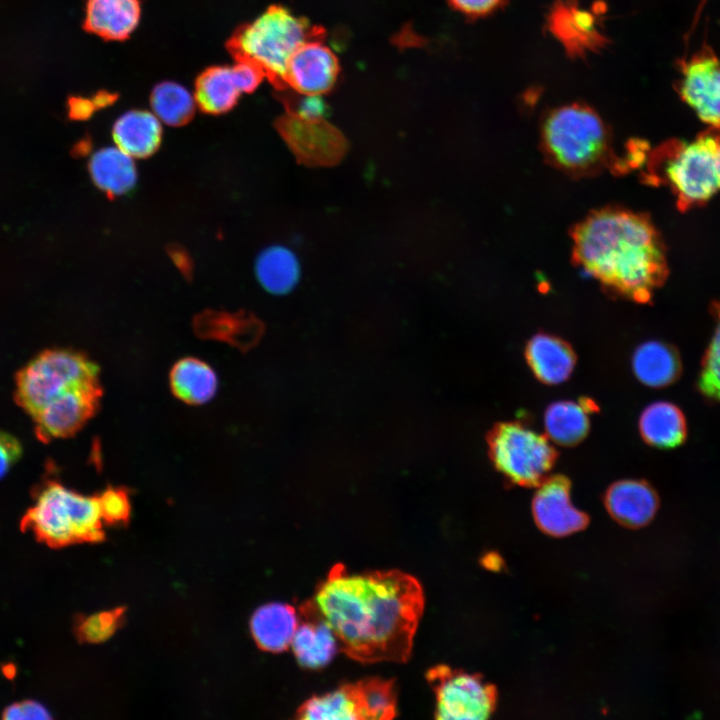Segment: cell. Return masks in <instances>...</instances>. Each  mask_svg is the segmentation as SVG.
Here are the masks:
<instances>
[{
	"mask_svg": "<svg viewBox=\"0 0 720 720\" xmlns=\"http://www.w3.org/2000/svg\"><path fill=\"white\" fill-rule=\"evenodd\" d=\"M314 601L339 650L362 663L406 662L424 609L420 583L399 570L351 574L336 564Z\"/></svg>",
	"mask_w": 720,
	"mask_h": 720,
	"instance_id": "1",
	"label": "cell"
},
{
	"mask_svg": "<svg viewBox=\"0 0 720 720\" xmlns=\"http://www.w3.org/2000/svg\"><path fill=\"white\" fill-rule=\"evenodd\" d=\"M571 237L575 263L612 295L648 303L667 279L664 241L646 214L620 207L594 210Z\"/></svg>",
	"mask_w": 720,
	"mask_h": 720,
	"instance_id": "2",
	"label": "cell"
},
{
	"mask_svg": "<svg viewBox=\"0 0 720 720\" xmlns=\"http://www.w3.org/2000/svg\"><path fill=\"white\" fill-rule=\"evenodd\" d=\"M540 139L545 159L570 176H591L606 168L621 171L609 128L584 104L564 105L546 114Z\"/></svg>",
	"mask_w": 720,
	"mask_h": 720,
	"instance_id": "3",
	"label": "cell"
},
{
	"mask_svg": "<svg viewBox=\"0 0 720 720\" xmlns=\"http://www.w3.org/2000/svg\"><path fill=\"white\" fill-rule=\"evenodd\" d=\"M646 167L647 181L667 186L680 211L702 206L720 192V130L670 139L647 154Z\"/></svg>",
	"mask_w": 720,
	"mask_h": 720,
	"instance_id": "4",
	"label": "cell"
},
{
	"mask_svg": "<svg viewBox=\"0 0 720 720\" xmlns=\"http://www.w3.org/2000/svg\"><path fill=\"white\" fill-rule=\"evenodd\" d=\"M323 32L289 9L273 5L253 21L241 25L226 46L236 60L259 66L276 86L285 87L288 63L295 51Z\"/></svg>",
	"mask_w": 720,
	"mask_h": 720,
	"instance_id": "5",
	"label": "cell"
},
{
	"mask_svg": "<svg viewBox=\"0 0 720 720\" xmlns=\"http://www.w3.org/2000/svg\"><path fill=\"white\" fill-rule=\"evenodd\" d=\"M98 497L78 494L50 483L39 493L26 523L52 545H67L103 539Z\"/></svg>",
	"mask_w": 720,
	"mask_h": 720,
	"instance_id": "6",
	"label": "cell"
},
{
	"mask_svg": "<svg viewBox=\"0 0 720 720\" xmlns=\"http://www.w3.org/2000/svg\"><path fill=\"white\" fill-rule=\"evenodd\" d=\"M488 455L495 467L510 483L537 487L549 475L558 458L548 437L520 421L495 423L488 431Z\"/></svg>",
	"mask_w": 720,
	"mask_h": 720,
	"instance_id": "7",
	"label": "cell"
},
{
	"mask_svg": "<svg viewBox=\"0 0 720 720\" xmlns=\"http://www.w3.org/2000/svg\"><path fill=\"white\" fill-rule=\"evenodd\" d=\"M98 383V369L81 354L53 350L40 354L19 374L17 398L33 417L66 391Z\"/></svg>",
	"mask_w": 720,
	"mask_h": 720,
	"instance_id": "8",
	"label": "cell"
},
{
	"mask_svg": "<svg viewBox=\"0 0 720 720\" xmlns=\"http://www.w3.org/2000/svg\"><path fill=\"white\" fill-rule=\"evenodd\" d=\"M426 678L436 695L435 717L441 720H483L496 706V689L478 674L432 667Z\"/></svg>",
	"mask_w": 720,
	"mask_h": 720,
	"instance_id": "9",
	"label": "cell"
},
{
	"mask_svg": "<svg viewBox=\"0 0 720 720\" xmlns=\"http://www.w3.org/2000/svg\"><path fill=\"white\" fill-rule=\"evenodd\" d=\"M680 77L675 89L710 128L720 130V60L704 44L696 53L678 62Z\"/></svg>",
	"mask_w": 720,
	"mask_h": 720,
	"instance_id": "10",
	"label": "cell"
},
{
	"mask_svg": "<svg viewBox=\"0 0 720 720\" xmlns=\"http://www.w3.org/2000/svg\"><path fill=\"white\" fill-rule=\"evenodd\" d=\"M571 481L562 474L549 475L532 500V514L537 526L546 534L563 537L583 530L588 515L571 502Z\"/></svg>",
	"mask_w": 720,
	"mask_h": 720,
	"instance_id": "11",
	"label": "cell"
},
{
	"mask_svg": "<svg viewBox=\"0 0 720 720\" xmlns=\"http://www.w3.org/2000/svg\"><path fill=\"white\" fill-rule=\"evenodd\" d=\"M100 396L98 382L70 389L54 398L34 416L40 436L51 439L73 434L94 414Z\"/></svg>",
	"mask_w": 720,
	"mask_h": 720,
	"instance_id": "12",
	"label": "cell"
},
{
	"mask_svg": "<svg viewBox=\"0 0 720 720\" xmlns=\"http://www.w3.org/2000/svg\"><path fill=\"white\" fill-rule=\"evenodd\" d=\"M339 72L338 60L321 38L302 44L292 55L286 71V85L306 95L329 91Z\"/></svg>",
	"mask_w": 720,
	"mask_h": 720,
	"instance_id": "13",
	"label": "cell"
},
{
	"mask_svg": "<svg viewBox=\"0 0 720 720\" xmlns=\"http://www.w3.org/2000/svg\"><path fill=\"white\" fill-rule=\"evenodd\" d=\"M278 128L292 150L306 162L328 164L344 151V139L323 119L310 121L289 114L278 121Z\"/></svg>",
	"mask_w": 720,
	"mask_h": 720,
	"instance_id": "14",
	"label": "cell"
},
{
	"mask_svg": "<svg viewBox=\"0 0 720 720\" xmlns=\"http://www.w3.org/2000/svg\"><path fill=\"white\" fill-rule=\"evenodd\" d=\"M298 619L291 642L298 663L309 669L325 666L339 650V645L314 599L300 606Z\"/></svg>",
	"mask_w": 720,
	"mask_h": 720,
	"instance_id": "15",
	"label": "cell"
},
{
	"mask_svg": "<svg viewBox=\"0 0 720 720\" xmlns=\"http://www.w3.org/2000/svg\"><path fill=\"white\" fill-rule=\"evenodd\" d=\"M604 505L610 516L621 525L639 528L653 519L659 498L647 481L624 479L607 488Z\"/></svg>",
	"mask_w": 720,
	"mask_h": 720,
	"instance_id": "16",
	"label": "cell"
},
{
	"mask_svg": "<svg viewBox=\"0 0 720 720\" xmlns=\"http://www.w3.org/2000/svg\"><path fill=\"white\" fill-rule=\"evenodd\" d=\"M524 356L534 376L547 385L565 382L577 361L575 351L567 341L548 333L532 336L525 345Z\"/></svg>",
	"mask_w": 720,
	"mask_h": 720,
	"instance_id": "17",
	"label": "cell"
},
{
	"mask_svg": "<svg viewBox=\"0 0 720 720\" xmlns=\"http://www.w3.org/2000/svg\"><path fill=\"white\" fill-rule=\"evenodd\" d=\"M549 25L553 34L573 54L598 48L605 41L594 14L574 1L559 2L551 11Z\"/></svg>",
	"mask_w": 720,
	"mask_h": 720,
	"instance_id": "18",
	"label": "cell"
},
{
	"mask_svg": "<svg viewBox=\"0 0 720 720\" xmlns=\"http://www.w3.org/2000/svg\"><path fill=\"white\" fill-rule=\"evenodd\" d=\"M139 0H87L84 28L105 40L122 41L139 24Z\"/></svg>",
	"mask_w": 720,
	"mask_h": 720,
	"instance_id": "19",
	"label": "cell"
},
{
	"mask_svg": "<svg viewBox=\"0 0 720 720\" xmlns=\"http://www.w3.org/2000/svg\"><path fill=\"white\" fill-rule=\"evenodd\" d=\"M161 121L153 112L134 109L120 115L113 124L112 138L132 158H148L162 142Z\"/></svg>",
	"mask_w": 720,
	"mask_h": 720,
	"instance_id": "20",
	"label": "cell"
},
{
	"mask_svg": "<svg viewBox=\"0 0 720 720\" xmlns=\"http://www.w3.org/2000/svg\"><path fill=\"white\" fill-rule=\"evenodd\" d=\"M133 159L117 146L97 150L88 163L93 183L109 198L127 194L137 182V168Z\"/></svg>",
	"mask_w": 720,
	"mask_h": 720,
	"instance_id": "21",
	"label": "cell"
},
{
	"mask_svg": "<svg viewBox=\"0 0 720 720\" xmlns=\"http://www.w3.org/2000/svg\"><path fill=\"white\" fill-rule=\"evenodd\" d=\"M298 620V613L293 606L269 603L254 612L250 629L259 648L278 653L291 646Z\"/></svg>",
	"mask_w": 720,
	"mask_h": 720,
	"instance_id": "22",
	"label": "cell"
},
{
	"mask_svg": "<svg viewBox=\"0 0 720 720\" xmlns=\"http://www.w3.org/2000/svg\"><path fill=\"white\" fill-rule=\"evenodd\" d=\"M632 369L644 385L660 388L674 383L682 365L678 351L671 344L652 340L640 344L632 355Z\"/></svg>",
	"mask_w": 720,
	"mask_h": 720,
	"instance_id": "23",
	"label": "cell"
},
{
	"mask_svg": "<svg viewBox=\"0 0 720 720\" xmlns=\"http://www.w3.org/2000/svg\"><path fill=\"white\" fill-rule=\"evenodd\" d=\"M639 432L650 446L671 449L680 446L687 436V423L681 409L667 401L648 405L639 418Z\"/></svg>",
	"mask_w": 720,
	"mask_h": 720,
	"instance_id": "24",
	"label": "cell"
},
{
	"mask_svg": "<svg viewBox=\"0 0 720 720\" xmlns=\"http://www.w3.org/2000/svg\"><path fill=\"white\" fill-rule=\"evenodd\" d=\"M233 65L211 66L196 79L194 97L200 110L219 115L229 112L242 94Z\"/></svg>",
	"mask_w": 720,
	"mask_h": 720,
	"instance_id": "25",
	"label": "cell"
},
{
	"mask_svg": "<svg viewBox=\"0 0 720 720\" xmlns=\"http://www.w3.org/2000/svg\"><path fill=\"white\" fill-rule=\"evenodd\" d=\"M255 273L261 286L271 294L285 295L298 284L301 267L297 255L288 247L273 245L260 252Z\"/></svg>",
	"mask_w": 720,
	"mask_h": 720,
	"instance_id": "26",
	"label": "cell"
},
{
	"mask_svg": "<svg viewBox=\"0 0 720 720\" xmlns=\"http://www.w3.org/2000/svg\"><path fill=\"white\" fill-rule=\"evenodd\" d=\"M306 720H364L358 682L345 684L323 695L313 696L297 710Z\"/></svg>",
	"mask_w": 720,
	"mask_h": 720,
	"instance_id": "27",
	"label": "cell"
},
{
	"mask_svg": "<svg viewBox=\"0 0 720 720\" xmlns=\"http://www.w3.org/2000/svg\"><path fill=\"white\" fill-rule=\"evenodd\" d=\"M589 413L580 400L551 403L544 413L546 436L563 447L578 445L589 433Z\"/></svg>",
	"mask_w": 720,
	"mask_h": 720,
	"instance_id": "28",
	"label": "cell"
},
{
	"mask_svg": "<svg viewBox=\"0 0 720 720\" xmlns=\"http://www.w3.org/2000/svg\"><path fill=\"white\" fill-rule=\"evenodd\" d=\"M170 384L179 399L190 404H202L214 396L217 377L205 362L185 358L178 361L171 370Z\"/></svg>",
	"mask_w": 720,
	"mask_h": 720,
	"instance_id": "29",
	"label": "cell"
},
{
	"mask_svg": "<svg viewBox=\"0 0 720 720\" xmlns=\"http://www.w3.org/2000/svg\"><path fill=\"white\" fill-rule=\"evenodd\" d=\"M150 104L156 117L173 127L187 124L193 118L197 106L194 95L173 81L158 83L151 92Z\"/></svg>",
	"mask_w": 720,
	"mask_h": 720,
	"instance_id": "30",
	"label": "cell"
},
{
	"mask_svg": "<svg viewBox=\"0 0 720 720\" xmlns=\"http://www.w3.org/2000/svg\"><path fill=\"white\" fill-rule=\"evenodd\" d=\"M711 312L715 327L701 361L697 386L706 398L720 402V300L712 304Z\"/></svg>",
	"mask_w": 720,
	"mask_h": 720,
	"instance_id": "31",
	"label": "cell"
},
{
	"mask_svg": "<svg viewBox=\"0 0 720 720\" xmlns=\"http://www.w3.org/2000/svg\"><path fill=\"white\" fill-rule=\"evenodd\" d=\"M364 720L391 719L396 716V694L393 680L368 678L358 681Z\"/></svg>",
	"mask_w": 720,
	"mask_h": 720,
	"instance_id": "32",
	"label": "cell"
},
{
	"mask_svg": "<svg viewBox=\"0 0 720 720\" xmlns=\"http://www.w3.org/2000/svg\"><path fill=\"white\" fill-rule=\"evenodd\" d=\"M247 320L240 314L208 311L195 319V329L201 336L239 344L240 335L248 325Z\"/></svg>",
	"mask_w": 720,
	"mask_h": 720,
	"instance_id": "33",
	"label": "cell"
},
{
	"mask_svg": "<svg viewBox=\"0 0 720 720\" xmlns=\"http://www.w3.org/2000/svg\"><path fill=\"white\" fill-rule=\"evenodd\" d=\"M123 613L122 608H117L86 617L78 627L80 638L91 643L107 640L120 626Z\"/></svg>",
	"mask_w": 720,
	"mask_h": 720,
	"instance_id": "34",
	"label": "cell"
},
{
	"mask_svg": "<svg viewBox=\"0 0 720 720\" xmlns=\"http://www.w3.org/2000/svg\"><path fill=\"white\" fill-rule=\"evenodd\" d=\"M102 519L114 524L127 521L130 515L129 497L125 490L109 488L98 497Z\"/></svg>",
	"mask_w": 720,
	"mask_h": 720,
	"instance_id": "35",
	"label": "cell"
},
{
	"mask_svg": "<svg viewBox=\"0 0 720 720\" xmlns=\"http://www.w3.org/2000/svg\"><path fill=\"white\" fill-rule=\"evenodd\" d=\"M290 114L310 121L322 120L327 107L321 95L302 94L294 107H290Z\"/></svg>",
	"mask_w": 720,
	"mask_h": 720,
	"instance_id": "36",
	"label": "cell"
},
{
	"mask_svg": "<svg viewBox=\"0 0 720 720\" xmlns=\"http://www.w3.org/2000/svg\"><path fill=\"white\" fill-rule=\"evenodd\" d=\"M6 719L34 720L50 718L49 711L39 702L27 700L8 706L3 714Z\"/></svg>",
	"mask_w": 720,
	"mask_h": 720,
	"instance_id": "37",
	"label": "cell"
},
{
	"mask_svg": "<svg viewBox=\"0 0 720 720\" xmlns=\"http://www.w3.org/2000/svg\"><path fill=\"white\" fill-rule=\"evenodd\" d=\"M21 455L18 441L5 432L0 431V479L5 476Z\"/></svg>",
	"mask_w": 720,
	"mask_h": 720,
	"instance_id": "38",
	"label": "cell"
},
{
	"mask_svg": "<svg viewBox=\"0 0 720 720\" xmlns=\"http://www.w3.org/2000/svg\"><path fill=\"white\" fill-rule=\"evenodd\" d=\"M459 11L469 16H482L500 7L504 0H449Z\"/></svg>",
	"mask_w": 720,
	"mask_h": 720,
	"instance_id": "39",
	"label": "cell"
},
{
	"mask_svg": "<svg viewBox=\"0 0 720 720\" xmlns=\"http://www.w3.org/2000/svg\"><path fill=\"white\" fill-rule=\"evenodd\" d=\"M96 110L92 99L71 97L68 100V115L72 120H87Z\"/></svg>",
	"mask_w": 720,
	"mask_h": 720,
	"instance_id": "40",
	"label": "cell"
},
{
	"mask_svg": "<svg viewBox=\"0 0 720 720\" xmlns=\"http://www.w3.org/2000/svg\"><path fill=\"white\" fill-rule=\"evenodd\" d=\"M168 254L184 276L190 278L192 274V259L186 250L178 245H173L168 248Z\"/></svg>",
	"mask_w": 720,
	"mask_h": 720,
	"instance_id": "41",
	"label": "cell"
},
{
	"mask_svg": "<svg viewBox=\"0 0 720 720\" xmlns=\"http://www.w3.org/2000/svg\"><path fill=\"white\" fill-rule=\"evenodd\" d=\"M117 98L116 95H113L112 93H108L106 91H101L97 93L93 98V103L95 104L97 110L105 108L109 105H111L115 99Z\"/></svg>",
	"mask_w": 720,
	"mask_h": 720,
	"instance_id": "42",
	"label": "cell"
},
{
	"mask_svg": "<svg viewBox=\"0 0 720 720\" xmlns=\"http://www.w3.org/2000/svg\"><path fill=\"white\" fill-rule=\"evenodd\" d=\"M482 563L488 569L499 570L503 562L497 554L489 553L483 557Z\"/></svg>",
	"mask_w": 720,
	"mask_h": 720,
	"instance_id": "43",
	"label": "cell"
},
{
	"mask_svg": "<svg viewBox=\"0 0 720 720\" xmlns=\"http://www.w3.org/2000/svg\"><path fill=\"white\" fill-rule=\"evenodd\" d=\"M91 150V142L89 139L79 141L73 148V154L77 156H85Z\"/></svg>",
	"mask_w": 720,
	"mask_h": 720,
	"instance_id": "44",
	"label": "cell"
}]
</instances>
